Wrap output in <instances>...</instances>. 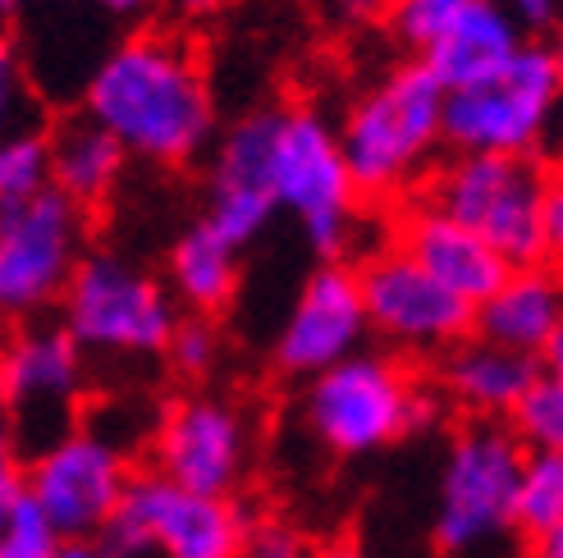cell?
I'll return each mask as SVG.
<instances>
[{"label":"cell","instance_id":"8d00e7d4","mask_svg":"<svg viewBox=\"0 0 563 558\" xmlns=\"http://www.w3.org/2000/svg\"><path fill=\"white\" fill-rule=\"evenodd\" d=\"M307 558H367L353 540H321V545H312V554Z\"/></svg>","mask_w":563,"mask_h":558},{"label":"cell","instance_id":"cb8c5ba5","mask_svg":"<svg viewBox=\"0 0 563 558\" xmlns=\"http://www.w3.org/2000/svg\"><path fill=\"white\" fill-rule=\"evenodd\" d=\"M51 188V152L46 129H19L0 133V211L23 207L27 198Z\"/></svg>","mask_w":563,"mask_h":558},{"label":"cell","instance_id":"e0dca14e","mask_svg":"<svg viewBox=\"0 0 563 558\" xmlns=\"http://www.w3.org/2000/svg\"><path fill=\"white\" fill-rule=\"evenodd\" d=\"M389 243L399 247V253H408L431 279H440L449 293H459L472 312L499 289V279L514 270L486 238H476L459 220H449L444 211H435L421 198L399 207Z\"/></svg>","mask_w":563,"mask_h":558},{"label":"cell","instance_id":"484cf974","mask_svg":"<svg viewBox=\"0 0 563 558\" xmlns=\"http://www.w3.org/2000/svg\"><path fill=\"white\" fill-rule=\"evenodd\" d=\"M472 5H482V0H385L380 19L389 27V37L417 60V55L427 51L444 27H454Z\"/></svg>","mask_w":563,"mask_h":558},{"label":"cell","instance_id":"6da1fadb","mask_svg":"<svg viewBox=\"0 0 563 558\" xmlns=\"http://www.w3.org/2000/svg\"><path fill=\"white\" fill-rule=\"evenodd\" d=\"M82 115L115 137L129 160L156 170H188L220 133L202 51L170 27H133L110 42L82 78Z\"/></svg>","mask_w":563,"mask_h":558},{"label":"cell","instance_id":"83f0119b","mask_svg":"<svg viewBox=\"0 0 563 558\" xmlns=\"http://www.w3.org/2000/svg\"><path fill=\"white\" fill-rule=\"evenodd\" d=\"M37 97H33V74H27L23 46L10 33V23H0V133L33 129Z\"/></svg>","mask_w":563,"mask_h":558},{"label":"cell","instance_id":"9a60e30c","mask_svg":"<svg viewBox=\"0 0 563 558\" xmlns=\"http://www.w3.org/2000/svg\"><path fill=\"white\" fill-rule=\"evenodd\" d=\"M367 339L372 330H367V306H362V289H357V266L317 261L302 275L289 312L275 330L271 361L279 376L312 380L330 367H340L344 357L362 353Z\"/></svg>","mask_w":563,"mask_h":558},{"label":"cell","instance_id":"e575fe53","mask_svg":"<svg viewBox=\"0 0 563 558\" xmlns=\"http://www.w3.org/2000/svg\"><path fill=\"white\" fill-rule=\"evenodd\" d=\"M541 376H550V380H559L563 384V321H559V330L550 334V344L541 348Z\"/></svg>","mask_w":563,"mask_h":558},{"label":"cell","instance_id":"4dcf8cb0","mask_svg":"<svg viewBox=\"0 0 563 558\" xmlns=\"http://www.w3.org/2000/svg\"><path fill=\"white\" fill-rule=\"evenodd\" d=\"M495 5L522 27V37L541 42L545 33L563 27V0H495Z\"/></svg>","mask_w":563,"mask_h":558},{"label":"cell","instance_id":"f6af8a7d","mask_svg":"<svg viewBox=\"0 0 563 558\" xmlns=\"http://www.w3.org/2000/svg\"><path fill=\"white\" fill-rule=\"evenodd\" d=\"M0 371H5V339H0Z\"/></svg>","mask_w":563,"mask_h":558},{"label":"cell","instance_id":"5bb4252c","mask_svg":"<svg viewBox=\"0 0 563 558\" xmlns=\"http://www.w3.org/2000/svg\"><path fill=\"white\" fill-rule=\"evenodd\" d=\"M88 394V357L55 321H33L10 330L5 371H0V408L14 439H33L37 449L65 435Z\"/></svg>","mask_w":563,"mask_h":558},{"label":"cell","instance_id":"9c48e42d","mask_svg":"<svg viewBox=\"0 0 563 558\" xmlns=\"http://www.w3.org/2000/svg\"><path fill=\"white\" fill-rule=\"evenodd\" d=\"M563 115V78L531 37L499 74L444 97V147L486 156H541Z\"/></svg>","mask_w":563,"mask_h":558},{"label":"cell","instance_id":"2e32d148","mask_svg":"<svg viewBox=\"0 0 563 558\" xmlns=\"http://www.w3.org/2000/svg\"><path fill=\"white\" fill-rule=\"evenodd\" d=\"M271 110L243 115L230 129L216 133L211 160H207V225L230 238L234 247H247L266 234V225L279 215L271 198Z\"/></svg>","mask_w":563,"mask_h":558},{"label":"cell","instance_id":"5b68a950","mask_svg":"<svg viewBox=\"0 0 563 558\" xmlns=\"http://www.w3.org/2000/svg\"><path fill=\"white\" fill-rule=\"evenodd\" d=\"M271 198L285 211L317 261H349L362 238L357 183L344 165L340 133L312 105L271 110Z\"/></svg>","mask_w":563,"mask_h":558},{"label":"cell","instance_id":"ab89813d","mask_svg":"<svg viewBox=\"0 0 563 558\" xmlns=\"http://www.w3.org/2000/svg\"><path fill=\"white\" fill-rule=\"evenodd\" d=\"M344 10H349L353 19H372V14L385 10V0H344Z\"/></svg>","mask_w":563,"mask_h":558},{"label":"cell","instance_id":"ac0fdd59","mask_svg":"<svg viewBox=\"0 0 563 558\" xmlns=\"http://www.w3.org/2000/svg\"><path fill=\"white\" fill-rule=\"evenodd\" d=\"M537 376V357L499 348L482 334H467L444 357H435V399L459 408L467 422H509V412Z\"/></svg>","mask_w":563,"mask_h":558},{"label":"cell","instance_id":"277c9868","mask_svg":"<svg viewBox=\"0 0 563 558\" xmlns=\"http://www.w3.org/2000/svg\"><path fill=\"white\" fill-rule=\"evenodd\" d=\"M527 449L504 422H463L435 471L431 549L440 558H518V477Z\"/></svg>","mask_w":563,"mask_h":558},{"label":"cell","instance_id":"ee69618b","mask_svg":"<svg viewBox=\"0 0 563 558\" xmlns=\"http://www.w3.org/2000/svg\"><path fill=\"white\" fill-rule=\"evenodd\" d=\"M0 435H14V426H10V416H5V408H0Z\"/></svg>","mask_w":563,"mask_h":558},{"label":"cell","instance_id":"52a82bcc","mask_svg":"<svg viewBox=\"0 0 563 558\" xmlns=\"http://www.w3.org/2000/svg\"><path fill=\"white\" fill-rule=\"evenodd\" d=\"M550 179L541 156L449 152L417 198L486 238L509 266H537Z\"/></svg>","mask_w":563,"mask_h":558},{"label":"cell","instance_id":"7402d4cb","mask_svg":"<svg viewBox=\"0 0 563 558\" xmlns=\"http://www.w3.org/2000/svg\"><path fill=\"white\" fill-rule=\"evenodd\" d=\"M46 152H51V188L82 211L101 207L129 170L124 147L82 110L46 129Z\"/></svg>","mask_w":563,"mask_h":558},{"label":"cell","instance_id":"8fae6325","mask_svg":"<svg viewBox=\"0 0 563 558\" xmlns=\"http://www.w3.org/2000/svg\"><path fill=\"white\" fill-rule=\"evenodd\" d=\"M252 454H257V426L247 408L216 389H188L170 399L147 439V467L192 494H239L252 471Z\"/></svg>","mask_w":563,"mask_h":558},{"label":"cell","instance_id":"f546056e","mask_svg":"<svg viewBox=\"0 0 563 558\" xmlns=\"http://www.w3.org/2000/svg\"><path fill=\"white\" fill-rule=\"evenodd\" d=\"M307 554H312V540H307L294 522H285V517H252L243 558H307Z\"/></svg>","mask_w":563,"mask_h":558},{"label":"cell","instance_id":"44dd1931","mask_svg":"<svg viewBox=\"0 0 563 558\" xmlns=\"http://www.w3.org/2000/svg\"><path fill=\"white\" fill-rule=\"evenodd\" d=\"M527 42L531 37H522V27L499 10L495 0H482V5H472L454 27H444V33L417 55V60L427 65V74L440 82L444 97H449V92L472 88V82L499 74Z\"/></svg>","mask_w":563,"mask_h":558},{"label":"cell","instance_id":"4fadbf2b","mask_svg":"<svg viewBox=\"0 0 563 558\" xmlns=\"http://www.w3.org/2000/svg\"><path fill=\"white\" fill-rule=\"evenodd\" d=\"M357 289L367 306V330L394 357H444L472 334V306L394 243L372 247L357 261Z\"/></svg>","mask_w":563,"mask_h":558},{"label":"cell","instance_id":"d4e9b609","mask_svg":"<svg viewBox=\"0 0 563 558\" xmlns=\"http://www.w3.org/2000/svg\"><path fill=\"white\" fill-rule=\"evenodd\" d=\"M504 426L527 454H563V384L537 376Z\"/></svg>","mask_w":563,"mask_h":558},{"label":"cell","instance_id":"d590c367","mask_svg":"<svg viewBox=\"0 0 563 558\" xmlns=\"http://www.w3.org/2000/svg\"><path fill=\"white\" fill-rule=\"evenodd\" d=\"M175 14H184V19H211L220 5H230V0H165Z\"/></svg>","mask_w":563,"mask_h":558},{"label":"cell","instance_id":"836d02e7","mask_svg":"<svg viewBox=\"0 0 563 558\" xmlns=\"http://www.w3.org/2000/svg\"><path fill=\"white\" fill-rule=\"evenodd\" d=\"M65 5H92L106 19H120V23H137L156 10V0H65Z\"/></svg>","mask_w":563,"mask_h":558},{"label":"cell","instance_id":"4316f807","mask_svg":"<svg viewBox=\"0 0 563 558\" xmlns=\"http://www.w3.org/2000/svg\"><path fill=\"white\" fill-rule=\"evenodd\" d=\"M224 357V334L216 321L207 316H179L175 334H170V348H165V361H170V371L188 384L207 380Z\"/></svg>","mask_w":563,"mask_h":558},{"label":"cell","instance_id":"74e56055","mask_svg":"<svg viewBox=\"0 0 563 558\" xmlns=\"http://www.w3.org/2000/svg\"><path fill=\"white\" fill-rule=\"evenodd\" d=\"M527 558H563V526H554V532L541 536V540H531Z\"/></svg>","mask_w":563,"mask_h":558},{"label":"cell","instance_id":"b9f144b4","mask_svg":"<svg viewBox=\"0 0 563 558\" xmlns=\"http://www.w3.org/2000/svg\"><path fill=\"white\" fill-rule=\"evenodd\" d=\"M27 5H33V0H0V23H10V19L23 14Z\"/></svg>","mask_w":563,"mask_h":558},{"label":"cell","instance_id":"7a4b0ae2","mask_svg":"<svg viewBox=\"0 0 563 558\" xmlns=\"http://www.w3.org/2000/svg\"><path fill=\"white\" fill-rule=\"evenodd\" d=\"M362 202H412L444 160V88L421 60H404L367 82L334 124Z\"/></svg>","mask_w":563,"mask_h":558},{"label":"cell","instance_id":"603a6c76","mask_svg":"<svg viewBox=\"0 0 563 558\" xmlns=\"http://www.w3.org/2000/svg\"><path fill=\"white\" fill-rule=\"evenodd\" d=\"M514 513H518V536L527 545L563 526V454H527Z\"/></svg>","mask_w":563,"mask_h":558},{"label":"cell","instance_id":"3957f363","mask_svg":"<svg viewBox=\"0 0 563 558\" xmlns=\"http://www.w3.org/2000/svg\"><path fill=\"white\" fill-rule=\"evenodd\" d=\"M440 412L435 389L404 357L362 348L312 380H302L298 422L334 462H362L427 431Z\"/></svg>","mask_w":563,"mask_h":558},{"label":"cell","instance_id":"30bf717a","mask_svg":"<svg viewBox=\"0 0 563 558\" xmlns=\"http://www.w3.org/2000/svg\"><path fill=\"white\" fill-rule=\"evenodd\" d=\"M88 253V211L55 188L0 211V325L51 321Z\"/></svg>","mask_w":563,"mask_h":558},{"label":"cell","instance_id":"d6986e66","mask_svg":"<svg viewBox=\"0 0 563 558\" xmlns=\"http://www.w3.org/2000/svg\"><path fill=\"white\" fill-rule=\"evenodd\" d=\"M559 321H563V275L537 261V266H514L499 279V289L472 312V334H482V339L499 348L541 357Z\"/></svg>","mask_w":563,"mask_h":558},{"label":"cell","instance_id":"f1b7e54d","mask_svg":"<svg viewBox=\"0 0 563 558\" xmlns=\"http://www.w3.org/2000/svg\"><path fill=\"white\" fill-rule=\"evenodd\" d=\"M65 549V536L51 526V517L33 504L27 494H19L10 513L0 517V558H55Z\"/></svg>","mask_w":563,"mask_h":558},{"label":"cell","instance_id":"8992f818","mask_svg":"<svg viewBox=\"0 0 563 558\" xmlns=\"http://www.w3.org/2000/svg\"><path fill=\"white\" fill-rule=\"evenodd\" d=\"M179 306L161 275L120 253H88L55 306V325L97 361H152L165 357L179 325Z\"/></svg>","mask_w":563,"mask_h":558},{"label":"cell","instance_id":"f35d334b","mask_svg":"<svg viewBox=\"0 0 563 558\" xmlns=\"http://www.w3.org/2000/svg\"><path fill=\"white\" fill-rule=\"evenodd\" d=\"M55 558H106L97 540H65V549L55 554Z\"/></svg>","mask_w":563,"mask_h":558},{"label":"cell","instance_id":"ba28073f","mask_svg":"<svg viewBox=\"0 0 563 558\" xmlns=\"http://www.w3.org/2000/svg\"><path fill=\"white\" fill-rule=\"evenodd\" d=\"M247 532L252 513L239 494H192L143 467L97 545L106 558H243Z\"/></svg>","mask_w":563,"mask_h":558},{"label":"cell","instance_id":"ffe728a7","mask_svg":"<svg viewBox=\"0 0 563 558\" xmlns=\"http://www.w3.org/2000/svg\"><path fill=\"white\" fill-rule=\"evenodd\" d=\"M161 284L170 289L184 316L216 321L224 306H234L243 289V247L220 238L207 220H192L188 230H179L170 253H165Z\"/></svg>","mask_w":563,"mask_h":558},{"label":"cell","instance_id":"7bdbcfd3","mask_svg":"<svg viewBox=\"0 0 563 558\" xmlns=\"http://www.w3.org/2000/svg\"><path fill=\"white\" fill-rule=\"evenodd\" d=\"M550 152H554L559 165H563V115H559V124H554V133H550Z\"/></svg>","mask_w":563,"mask_h":558},{"label":"cell","instance_id":"7c38bea8","mask_svg":"<svg viewBox=\"0 0 563 558\" xmlns=\"http://www.w3.org/2000/svg\"><path fill=\"white\" fill-rule=\"evenodd\" d=\"M124 439L106 426H69L23 462V494L65 540H97L129 490Z\"/></svg>","mask_w":563,"mask_h":558},{"label":"cell","instance_id":"d6a6232c","mask_svg":"<svg viewBox=\"0 0 563 558\" xmlns=\"http://www.w3.org/2000/svg\"><path fill=\"white\" fill-rule=\"evenodd\" d=\"M23 494V458H19V439L0 435V517L10 513V504Z\"/></svg>","mask_w":563,"mask_h":558},{"label":"cell","instance_id":"1f68e13d","mask_svg":"<svg viewBox=\"0 0 563 558\" xmlns=\"http://www.w3.org/2000/svg\"><path fill=\"white\" fill-rule=\"evenodd\" d=\"M541 261L563 275V170L550 179L545 198V234H541Z\"/></svg>","mask_w":563,"mask_h":558},{"label":"cell","instance_id":"60d3db41","mask_svg":"<svg viewBox=\"0 0 563 558\" xmlns=\"http://www.w3.org/2000/svg\"><path fill=\"white\" fill-rule=\"evenodd\" d=\"M545 46H550V55H554V65H559V78H563V27H554V33L545 37Z\"/></svg>","mask_w":563,"mask_h":558}]
</instances>
